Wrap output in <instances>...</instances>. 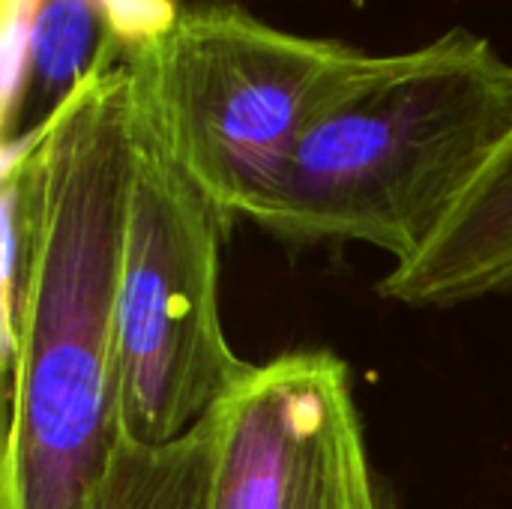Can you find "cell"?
Listing matches in <instances>:
<instances>
[{"label":"cell","mask_w":512,"mask_h":509,"mask_svg":"<svg viewBox=\"0 0 512 509\" xmlns=\"http://www.w3.org/2000/svg\"><path fill=\"white\" fill-rule=\"evenodd\" d=\"M96 3L108 15V24L126 51L162 33L180 9V0H96Z\"/></svg>","instance_id":"cell-9"},{"label":"cell","mask_w":512,"mask_h":509,"mask_svg":"<svg viewBox=\"0 0 512 509\" xmlns=\"http://www.w3.org/2000/svg\"><path fill=\"white\" fill-rule=\"evenodd\" d=\"M414 309H453L512 294V132L438 231L378 282Z\"/></svg>","instance_id":"cell-6"},{"label":"cell","mask_w":512,"mask_h":509,"mask_svg":"<svg viewBox=\"0 0 512 509\" xmlns=\"http://www.w3.org/2000/svg\"><path fill=\"white\" fill-rule=\"evenodd\" d=\"M210 423L162 444L117 441L75 509H210Z\"/></svg>","instance_id":"cell-7"},{"label":"cell","mask_w":512,"mask_h":509,"mask_svg":"<svg viewBox=\"0 0 512 509\" xmlns=\"http://www.w3.org/2000/svg\"><path fill=\"white\" fill-rule=\"evenodd\" d=\"M45 240L3 372V509H75L120 441L117 288L135 156L126 57L39 126Z\"/></svg>","instance_id":"cell-1"},{"label":"cell","mask_w":512,"mask_h":509,"mask_svg":"<svg viewBox=\"0 0 512 509\" xmlns=\"http://www.w3.org/2000/svg\"><path fill=\"white\" fill-rule=\"evenodd\" d=\"M378 63L381 54L276 27L237 0L180 3L162 33L126 51L153 138L243 222L303 135Z\"/></svg>","instance_id":"cell-3"},{"label":"cell","mask_w":512,"mask_h":509,"mask_svg":"<svg viewBox=\"0 0 512 509\" xmlns=\"http://www.w3.org/2000/svg\"><path fill=\"white\" fill-rule=\"evenodd\" d=\"M234 222L162 150L135 108L117 288L123 441L186 435L252 372L255 363L231 348L222 321V249Z\"/></svg>","instance_id":"cell-4"},{"label":"cell","mask_w":512,"mask_h":509,"mask_svg":"<svg viewBox=\"0 0 512 509\" xmlns=\"http://www.w3.org/2000/svg\"><path fill=\"white\" fill-rule=\"evenodd\" d=\"M45 240V165L36 132L3 144V273H0V363L36 273Z\"/></svg>","instance_id":"cell-8"},{"label":"cell","mask_w":512,"mask_h":509,"mask_svg":"<svg viewBox=\"0 0 512 509\" xmlns=\"http://www.w3.org/2000/svg\"><path fill=\"white\" fill-rule=\"evenodd\" d=\"M512 132V60L450 27L396 54L300 141L246 222L312 249L363 243L411 258Z\"/></svg>","instance_id":"cell-2"},{"label":"cell","mask_w":512,"mask_h":509,"mask_svg":"<svg viewBox=\"0 0 512 509\" xmlns=\"http://www.w3.org/2000/svg\"><path fill=\"white\" fill-rule=\"evenodd\" d=\"M210 509H396L378 480L351 369L285 351L210 411Z\"/></svg>","instance_id":"cell-5"}]
</instances>
